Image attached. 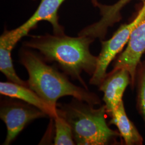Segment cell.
<instances>
[{"label": "cell", "mask_w": 145, "mask_h": 145, "mask_svg": "<svg viewBox=\"0 0 145 145\" xmlns=\"http://www.w3.org/2000/svg\"><path fill=\"white\" fill-rule=\"evenodd\" d=\"M95 39L78 35L77 37L65 35H45L32 36L24 42L25 46L38 50L42 57L50 62H55L67 75L78 81L88 89L81 77L84 72L93 75L95 71L97 57L89 50Z\"/></svg>", "instance_id": "cell-1"}, {"label": "cell", "mask_w": 145, "mask_h": 145, "mask_svg": "<svg viewBox=\"0 0 145 145\" xmlns=\"http://www.w3.org/2000/svg\"><path fill=\"white\" fill-rule=\"evenodd\" d=\"M20 61L29 74L28 87L54 112L57 111L58 99L64 96H72L93 106L101 103L96 94L74 84L65 75L47 65L41 56L30 50H21Z\"/></svg>", "instance_id": "cell-2"}, {"label": "cell", "mask_w": 145, "mask_h": 145, "mask_svg": "<svg viewBox=\"0 0 145 145\" xmlns=\"http://www.w3.org/2000/svg\"><path fill=\"white\" fill-rule=\"evenodd\" d=\"M57 111L69 124L76 145H106L116 142L119 132L109 127L105 105L95 109L75 99L70 103L57 105Z\"/></svg>", "instance_id": "cell-3"}, {"label": "cell", "mask_w": 145, "mask_h": 145, "mask_svg": "<svg viewBox=\"0 0 145 145\" xmlns=\"http://www.w3.org/2000/svg\"><path fill=\"white\" fill-rule=\"evenodd\" d=\"M137 16L127 24L120 26L114 35L108 40H102L101 51L97 57L95 71L90 80V84L99 86L107 75V69L110 63L121 52L127 44L133 29L145 17V0Z\"/></svg>", "instance_id": "cell-4"}, {"label": "cell", "mask_w": 145, "mask_h": 145, "mask_svg": "<svg viewBox=\"0 0 145 145\" xmlns=\"http://www.w3.org/2000/svg\"><path fill=\"white\" fill-rule=\"evenodd\" d=\"M49 116L36 107L14 101H3L1 105L0 118L7 127V136L3 145L10 144L21 131L35 119Z\"/></svg>", "instance_id": "cell-5"}, {"label": "cell", "mask_w": 145, "mask_h": 145, "mask_svg": "<svg viewBox=\"0 0 145 145\" xmlns=\"http://www.w3.org/2000/svg\"><path fill=\"white\" fill-rule=\"evenodd\" d=\"M145 53V17L132 32L127 45L116 59L112 70L125 68L131 76V87H135L137 69Z\"/></svg>", "instance_id": "cell-6"}, {"label": "cell", "mask_w": 145, "mask_h": 145, "mask_svg": "<svg viewBox=\"0 0 145 145\" xmlns=\"http://www.w3.org/2000/svg\"><path fill=\"white\" fill-rule=\"evenodd\" d=\"M130 73L125 68L112 70L107 74L99 84V90L104 93L103 100L107 113L110 115L123 100L125 89L131 84Z\"/></svg>", "instance_id": "cell-7"}, {"label": "cell", "mask_w": 145, "mask_h": 145, "mask_svg": "<svg viewBox=\"0 0 145 145\" xmlns=\"http://www.w3.org/2000/svg\"><path fill=\"white\" fill-rule=\"evenodd\" d=\"M26 36L19 27L10 31L6 30L0 37V71L12 82L27 86L16 74L11 57V52L16 44Z\"/></svg>", "instance_id": "cell-8"}, {"label": "cell", "mask_w": 145, "mask_h": 145, "mask_svg": "<svg viewBox=\"0 0 145 145\" xmlns=\"http://www.w3.org/2000/svg\"><path fill=\"white\" fill-rule=\"evenodd\" d=\"M130 1L119 0L111 5H103L97 2L95 5L97 6L101 10V20L85 27L80 32L78 35L90 37L94 39L98 38L100 40H103L109 27L113 26L121 19L120 11Z\"/></svg>", "instance_id": "cell-9"}, {"label": "cell", "mask_w": 145, "mask_h": 145, "mask_svg": "<svg viewBox=\"0 0 145 145\" xmlns=\"http://www.w3.org/2000/svg\"><path fill=\"white\" fill-rule=\"evenodd\" d=\"M65 0H41L38 9L31 17L20 26L27 35L41 21H47L51 24L56 35L64 33L63 27L59 23L57 11Z\"/></svg>", "instance_id": "cell-10"}, {"label": "cell", "mask_w": 145, "mask_h": 145, "mask_svg": "<svg viewBox=\"0 0 145 145\" xmlns=\"http://www.w3.org/2000/svg\"><path fill=\"white\" fill-rule=\"evenodd\" d=\"M0 93L9 97L18 99L32 105L44 111L50 117L52 118L57 112V111L54 112L52 110L40 97L27 86L11 81L1 82Z\"/></svg>", "instance_id": "cell-11"}, {"label": "cell", "mask_w": 145, "mask_h": 145, "mask_svg": "<svg viewBox=\"0 0 145 145\" xmlns=\"http://www.w3.org/2000/svg\"><path fill=\"white\" fill-rule=\"evenodd\" d=\"M109 125H114L126 145H141L144 139L133 123L126 114L123 101L110 115Z\"/></svg>", "instance_id": "cell-12"}, {"label": "cell", "mask_w": 145, "mask_h": 145, "mask_svg": "<svg viewBox=\"0 0 145 145\" xmlns=\"http://www.w3.org/2000/svg\"><path fill=\"white\" fill-rule=\"evenodd\" d=\"M52 118L54 120L56 135L54 145H73L76 144L74 139L72 130L69 124L57 111Z\"/></svg>", "instance_id": "cell-13"}, {"label": "cell", "mask_w": 145, "mask_h": 145, "mask_svg": "<svg viewBox=\"0 0 145 145\" xmlns=\"http://www.w3.org/2000/svg\"><path fill=\"white\" fill-rule=\"evenodd\" d=\"M137 87V109L145 124V60L141 61L137 69L135 76Z\"/></svg>", "instance_id": "cell-14"}]
</instances>
